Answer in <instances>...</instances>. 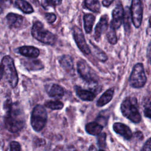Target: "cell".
<instances>
[{
    "label": "cell",
    "instance_id": "60d3db41",
    "mask_svg": "<svg viewBox=\"0 0 151 151\" xmlns=\"http://www.w3.org/2000/svg\"><path fill=\"white\" fill-rule=\"evenodd\" d=\"M149 26H150V27L151 28V16H150V18H149Z\"/></svg>",
    "mask_w": 151,
    "mask_h": 151
},
{
    "label": "cell",
    "instance_id": "44dd1931",
    "mask_svg": "<svg viewBox=\"0 0 151 151\" xmlns=\"http://www.w3.org/2000/svg\"><path fill=\"white\" fill-rule=\"evenodd\" d=\"M15 4L16 7L19 8L24 13L31 14L34 12L32 6L25 0H16Z\"/></svg>",
    "mask_w": 151,
    "mask_h": 151
},
{
    "label": "cell",
    "instance_id": "7402d4cb",
    "mask_svg": "<svg viewBox=\"0 0 151 151\" xmlns=\"http://www.w3.org/2000/svg\"><path fill=\"white\" fill-rule=\"evenodd\" d=\"M142 104L145 116L151 119V97H145L142 100Z\"/></svg>",
    "mask_w": 151,
    "mask_h": 151
},
{
    "label": "cell",
    "instance_id": "e575fe53",
    "mask_svg": "<svg viewBox=\"0 0 151 151\" xmlns=\"http://www.w3.org/2000/svg\"><path fill=\"white\" fill-rule=\"evenodd\" d=\"M113 1L114 0H103L102 4L104 6H109L110 5H111V4H112Z\"/></svg>",
    "mask_w": 151,
    "mask_h": 151
},
{
    "label": "cell",
    "instance_id": "1f68e13d",
    "mask_svg": "<svg viewBox=\"0 0 151 151\" xmlns=\"http://www.w3.org/2000/svg\"><path fill=\"white\" fill-rule=\"evenodd\" d=\"M45 18L50 24L53 23L56 20V15L53 13H46L45 14Z\"/></svg>",
    "mask_w": 151,
    "mask_h": 151
},
{
    "label": "cell",
    "instance_id": "8d00e7d4",
    "mask_svg": "<svg viewBox=\"0 0 151 151\" xmlns=\"http://www.w3.org/2000/svg\"><path fill=\"white\" fill-rule=\"evenodd\" d=\"M64 151H77V150L73 146H68Z\"/></svg>",
    "mask_w": 151,
    "mask_h": 151
},
{
    "label": "cell",
    "instance_id": "e0dca14e",
    "mask_svg": "<svg viewBox=\"0 0 151 151\" xmlns=\"http://www.w3.org/2000/svg\"><path fill=\"white\" fill-rule=\"evenodd\" d=\"M114 95V90L112 88H109L106 90L98 99L96 105L98 107H102L107 104L113 98Z\"/></svg>",
    "mask_w": 151,
    "mask_h": 151
},
{
    "label": "cell",
    "instance_id": "484cf974",
    "mask_svg": "<svg viewBox=\"0 0 151 151\" xmlns=\"http://www.w3.org/2000/svg\"><path fill=\"white\" fill-rule=\"evenodd\" d=\"M124 29L126 32H129L130 28V19H131V14H130V11L129 9V8L126 6V10L124 15Z\"/></svg>",
    "mask_w": 151,
    "mask_h": 151
},
{
    "label": "cell",
    "instance_id": "30bf717a",
    "mask_svg": "<svg viewBox=\"0 0 151 151\" xmlns=\"http://www.w3.org/2000/svg\"><path fill=\"white\" fill-rule=\"evenodd\" d=\"M124 17V9L121 3H119L112 12V20L110 27L117 29L122 25Z\"/></svg>",
    "mask_w": 151,
    "mask_h": 151
},
{
    "label": "cell",
    "instance_id": "8992f818",
    "mask_svg": "<svg viewBox=\"0 0 151 151\" xmlns=\"http://www.w3.org/2000/svg\"><path fill=\"white\" fill-rule=\"evenodd\" d=\"M146 77L142 63L136 64L133 68L130 78V85L134 88H141L146 82Z\"/></svg>",
    "mask_w": 151,
    "mask_h": 151
},
{
    "label": "cell",
    "instance_id": "4dcf8cb0",
    "mask_svg": "<svg viewBox=\"0 0 151 151\" xmlns=\"http://www.w3.org/2000/svg\"><path fill=\"white\" fill-rule=\"evenodd\" d=\"M9 151H21L20 144L16 141L11 142L10 143V150Z\"/></svg>",
    "mask_w": 151,
    "mask_h": 151
},
{
    "label": "cell",
    "instance_id": "7a4b0ae2",
    "mask_svg": "<svg viewBox=\"0 0 151 151\" xmlns=\"http://www.w3.org/2000/svg\"><path fill=\"white\" fill-rule=\"evenodd\" d=\"M122 114L133 123H139L141 116L138 110L137 100L135 98L127 97L123 100L120 106Z\"/></svg>",
    "mask_w": 151,
    "mask_h": 151
},
{
    "label": "cell",
    "instance_id": "277c9868",
    "mask_svg": "<svg viewBox=\"0 0 151 151\" xmlns=\"http://www.w3.org/2000/svg\"><path fill=\"white\" fill-rule=\"evenodd\" d=\"M1 64L6 80L12 88L15 87L18 82V76L13 59L10 56L6 55L2 58Z\"/></svg>",
    "mask_w": 151,
    "mask_h": 151
},
{
    "label": "cell",
    "instance_id": "d6986e66",
    "mask_svg": "<svg viewBox=\"0 0 151 151\" xmlns=\"http://www.w3.org/2000/svg\"><path fill=\"white\" fill-rule=\"evenodd\" d=\"M84 27L86 33H90L95 21V16L91 14H85L83 17Z\"/></svg>",
    "mask_w": 151,
    "mask_h": 151
},
{
    "label": "cell",
    "instance_id": "5b68a950",
    "mask_svg": "<svg viewBox=\"0 0 151 151\" xmlns=\"http://www.w3.org/2000/svg\"><path fill=\"white\" fill-rule=\"evenodd\" d=\"M47 122V113L41 105H37L32 110L31 116V124L36 132L41 131Z\"/></svg>",
    "mask_w": 151,
    "mask_h": 151
},
{
    "label": "cell",
    "instance_id": "4fadbf2b",
    "mask_svg": "<svg viewBox=\"0 0 151 151\" xmlns=\"http://www.w3.org/2000/svg\"><path fill=\"white\" fill-rule=\"evenodd\" d=\"M18 50L19 54L29 58H37L40 55V50L32 46H22L19 47Z\"/></svg>",
    "mask_w": 151,
    "mask_h": 151
},
{
    "label": "cell",
    "instance_id": "cb8c5ba5",
    "mask_svg": "<svg viewBox=\"0 0 151 151\" xmlns=\"http://www.w3.org/2000/svg\"><path fill=\"white\" fill-rule=\"evenodd\" d=\"M25 67L29 70H41L43 68V65L40 60L27 61L25 63Z\"/></svg>",
    "mask_w": 151,
    "mask_h": 151
},
{
    "label": "cell",
    "instance_id": "ab89813d",
    "mask_svg": "<svg viewBox=\"0 0 151 151\" xmlns=\"http://www.w3.org/2000/svg\"><path fill=\"white\" fill-rule=\"evenodd\" d=\"M2 0H0V14L2 12Z\"/></svg>",
    "mask_w": 151,
    "mask_h": 151
},
{
    "label": "cell",
    "instance_id": "52a82bcc",
    "mask_svg": "<svg viewBox=\"0 0 151 151\" xmlns=\"http://www.w3.org/2000/svg\"><path fill=\"white\" fill-rule=\"evenodd\" d=\"M77 71L80 76L87 83H97V75L85 61L80 60L77 63Z\"/></svg>",
    "mask_w": 151,
    "mask_h": 151
},
{
    "label": "cell",
    "instance_id": "f1b7e54d",
    "mask_svg": "<svg viewBox=\"0 0 151 151\" xmlns=\"http://www.w3.org/2000/svg\"><path fill=\"white\" fill-rule=\"evenodd\" d=\"M106 134L105 133H100L97 135V143L100 148L106 147Z\"/></svg>",
    "mask_w": 151,
    "mask_h": 151
},
{
    "label": "cell",
    "instance_id": "4316f807",
    "mask_svg": "<svg viewBox=\"0 0 151 151\" xmlns=\"http://www.w3.org/2000/svg\"><path fill=\"white\" fill-rule=\"evenodd\" d=\"M107 40L111 44H115L117 42V38L116 34V29L110 26V28L106 33Z\"/></svg>",
    "mask_w": 151,
    "mask_h": 151
},
{
    "label": "cell",
    "instance_id": "f546056e",
    "mask_svg": "<svg viewBox=\"0 0 151 151\" xmlns=\"http://www.w3.org/2000/svg\"><path fill=\"white\" fill-rule=\"evenodd\" d=\"M62 2V0H43V5L45 4L47 6H57L60 5Z\"/></svg>",
    "mask_w": 151,
    "mask_h": 151
},
{
    "label": "cell",
    "instance_id": "8fae6325",
    "mask_svg": "<svg viewBox=\"0 0 151 151\" xmlns=\"http://www.w3.org/2000/svg\"><path fill=\"white\" fill-rule=\"evenodd\" d=\"M109 17L107 15L101 17L99 21L97 24L94 31V38L98 41L103 33L106 32L108 28Z\"/></svg>",
    "mask_w": 151,
    "mask_h": 151
},
{
    "label": "cell",
    "instance_id": "ba28073f",
    "mask_svg": "<svg viewBox=\"0 0 151 151\" xmlns=\"http://www.w3.org/2000/svg\"><path fill=\"white\" fill-rule=\"evenodd\" d=\"M131 19L136 28H139L143 18V7L141 0H132L130 8Z\"/></svg>",
    "mask_w": 151,
    "mask_h": 151
},
{
    "label": "cell",
    "instance_id": "83f0119b",
    "mask_svg": "<svg viewBox=\"0 0 151 151\" xmlns=\"http://www.w3.org/2000/svg\"><path fill=\"white\" fill-rule=\"evenodd\" d=\"M93 54L95 55V57L98 58L99 60L101 61H105L107 60V55L100 48H99L95 46L94 44H93Z\"/></svg>",
    "mask_w": 151,
    "mask_h": 151
},
{
    "label": "cell",
    "instance_id": "d590c367",
    "mask_svg": "<svg viewBox=\"0 0 151 151\" xmlns=\"http://www.w3.org/2000/svg\"><path fill=\"white\" fill-rule=\"evenodd\" d=\"M134 134V136L137 137L138 139L142 140L143 139V134L140 132H137Z\"/></svg>",
    "mask_w": 151,
    "mask_h": 151
},
{
    "label": "cell",
    "instance_id": "9c48e42d",
    "mask_svg": "<svg viewBox=\"0 0 151 151\" xmlns=\"http://www.w3.org/2000/svg\"><path fill=\"white\" fill-rule=\"evenodd\" d=\"M73 37L74 41L78 48L85 54L90 53V49L86 43L84 34L81 29L77 26H74L73 28Z\"/></svg>",
    "mask_w": 151,
    "mask_h": 151
},
{
    "label": "cell",
    "instance_id": "2e32d148",
    "mask_svg": "<svg viewBox=\"0 0 151 151\" xmlns=\"http://www.w3.org/2000/svg\"><path fill=\"white\" fill-rule=\"evenodd\" d=\"M61 67L68 73H74V65L73 58L68 55H63L59 60Z\"/></svg>",
    "mask_w": 151,
    "mask_h": 151
},
{
    "label": "cell",
    "instance_id": "d6a6232c",
    "mask_svg": "<svg viewBox=\"0 0 151 151\" xmlns=\"http://www.w3.org/2000/svg\"><path fill=\"white\" fill-rule=\"evenodd\" d=\"M141 151H151V137L146 142Z\"/></svg>",
    "mask_w": 151,
    "mask_h": 151
},
{
    "label": "cell",
    "instance_id": "5bb4252c",
    "mask_svg": "<svg viewBox=\"0 0 151 151\" xmlns=\"http://www.w3.org/2000/svg\"><path fill=\"white\" fill-rule=\"evenodd\" d=\"M6 20L9 26L11 28H19L20 27L24 21L22 16L14 13H9L6 15Z\"/></svg>",
    "mask_w": 151,
    "mask_h": 151
},
{
    "label": "cell",
    "instance_id": "f35d334b",
    "mask_svg": "<svg viewBox=\"0 0 151 151\" xmlns=\"http://www.w3.org/2000/svg\"><path fill=\"white\" fill-rule=\"evenodd\" d=\"M88 151H98V150L94 145H91L88 149Z\"/></svg>",
    "mask_w": 151,
    "mask_h": 151
},
{
    "label": "cell",
    "instance_id": "7bdbcfd3",
    "mask_svg": "<svg viewBox=\"0 0 151 151\" xmlns=\"http://www.w3.org/2000/svg\"><path fill=\"white\" fill-rule=\"evenodd\" d=\"M9 1H12V0H9Z\"/></svg>",
    "mask_w": 151,
    "mask_h": 151
},
{
    "label": "cell",
    "instance_id": "74e56055",
    "mask_svg": "<svg viewBox=\"0 0 151 151\" xmlns=\"http://www.w3.org/2000/svg\"><path fill=\"white\" fill-rule=\"evenodd\" d=\"M4 75V71H3V68L2 66V64H0V80L2 78V76Z\"/></svg>",
    "mask_w": 151,
    "mask_h": 151
},
{
    "label": "cell",
    "instance_id": "d4e9b609",
    "mask_svg": "<svg viewBox=\"0 0 151 151\" xmlns=\"http://www.w3.org/2000/svg\"><path fill=\"white\" fill-rule=\"evenodd\" d=\"M45 106L51 110H61L64 104L59 100H49L45 103Z\"/></svg>",
    "mask_w": 151,
    "mask_h": 151
},
{
    "label": "cell",
    "instance_id": "836d02e7",
    "mask_svg": "<svg viewBox=\"0 0 151 151\" xmlns=\"http://www.w3.org/2000/svg\"><path fill=\"white\" fill-rule=\"evenodd\" d=\"M147 58L148 60V61L151 64V41L149 42L147 48V52H146Z\"/></svg>",
    "mask_w": 151,
    "mask_h": 151
},
{
    "label": "cell",
    "instance_id": "ac0fdd59",
    "mask_svg": "<svg viewBox=\"0 0 151 151\" xmlns=\"http://www.w3.org/2000/svg\"><path fill=\"white\" fill-rule=\"evenodd\" d=\"M103 126L97 122H90L86 125V132L91 135H98L101 132Z\"/></svg>",
    "mask_w": 151,
    "mask_h": 151
},
{
    "label": "cell",
    "instance_id": "6da1fadb",
    "mask_svg": "<svg viewBox=\"0 0 151 151\" xmlns=\"http://www.w3.org/2000/svg\"><path fill=\"white\" fill-rule=\"evenodd\" d=\"M6 114L4 117L5 128L11 133L20 131L25 125L24 114L18 103H12L11 100L6 101L4 105Z\"/></svg>",
    "mask_w": 151,
    "mask_h": 151
},
{
    "label": "cell",
    "instance_id": "ffe728a7",
    "mask_svg": "<svg viewBox=\"0 0 151 151\" xmlns=\"http://www.w3.org/2000/svg\"><path fill=\"white\" fill-rule=\"evenodd\" d=\"M48 95L51 97H62L64 94L63 88L57 84H53L48 90Z\"/></svg>",
    "mask_w": 151,
    "mask_h": 151
},
{
    "label": "cell",
    "instance_id": "9a60e30c",
    "mask_svg": "<svg viewBox=\"0 0 151 151\" xmlns=\"http://www.w3.org/2000/svg\"><path fill=\"white\" fill-rule=\"evenodd\" d=\"M77 95L84 101H92L96 97V93L81 88L79 86H75Z\"/></svg>",
    "mask_w": 151,
    "mask_h": 151
},
{
    "label": "cell",
    "instance_id": "b9f144b4",
    "mask_svg": "<svg viewBox=\"0 0 151 151\" xmlns=\"http://www.w3.org/2000/svg\"><path fill=\"white\" fill-rule=\"evenodd\" d=\"M99 151H105V150H101H101H100Z\"/></svg>",
    "mask_w": 151,
    "mask_h": 151
},
{
    "label": "cell",
    "instance_id": "603a6c76",
    "mask_svg": "<svg viewBox=\"0 0 151 151\" xmlns=\"http://www.w3.org/2000/svg\"><path fill=\"white\" fill-rule=\"evenodd\" d=\"M86 8L94 12H99L100 9V4L99 0H84Z\"/></svg>",
    "mask_w": 151,
    "mask_h": 151
},
{
    "label": "cell",
    "instance_id": "3957f363",
    "mask_svg": "<svg viewBox=\"0 0 151 151\" xmlns=\"http://www.w3.org/2000/svg\"><path fill=\"white\" fill-rule=\"evenodd\" d=\"M31 32L34 38L44 44L53 45L56 41L55 35L44 29L42 24L40 21H37L34 24Z\"/></svg>",
    "mask_w": 151,
    "mask_h": 151
},
{
    "label": "cell",
    "instance_id": "7c38bea8",
    "mask_svg": "<svg viewBox=\"0 0 151 151\" xmlns=\"http://www.w3.org/2000/svg\"><path fill=\"white\" fill-rule=\"evenodd\" d=\"M113 129L116 133L120 134L127 140L130 139L133 136L130 128L124 124L115 123L113 125Z\"/></svg>",
    "mask_w": 151,
    "mask_h": 151
}]
</instances>
